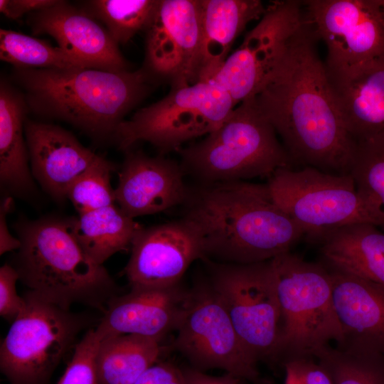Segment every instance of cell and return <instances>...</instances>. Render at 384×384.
Returning a JSON list of instances; mask_svg holds the SVG:
<instances>
[{
  "mask_svg": "<svg viewBox=\"0 0 384 384\" xmlns=\"http://www.w3.org/2000/svg\"><path fill=\"white\" fill-rule=\"evenodd\" d=\"M306 17L252 97L293 166L349 174L356 142L348 132Z\"/></svg>",
  "mask_w": 384,
  "mask_h": 384,
  "instance_id": "cell-1",
  "label": "cell"
},
{
  "mask_svg": "<svg viewBox=\"0 0 384 384\" xmlns=\"http://www.w3.org/2000/svg\"><path fill=\"white\" fill-rule=\"evenodd\" d=\"M181 216L197 228L204 258L251 264L291 249L304 230L274 200L267 183L233 181L188 186Z\"/></svg>",
  "mask_w": 384,
  "mask_h": 384,
  "instance_id": "cell-2",
  "label": "cell"
},
{
  "mask_svg": "<svg viewBox=\"0 0 384 384\" xmlns=\"http://www.w3.org/2000/svg\"><path fill=\"white\" fill-rule=\"evenodd\" d=\"M12 78L29 111L63 120L99 139H113L124 117L157 84L142 67L135 71L14 68Z\"/></svg>",
  "mask_w": 384,
  "mask_h": 384,
  "instance_id": "cell-3",
  "label": "cell"
},
{
  "mask_svg": "<svg viewBox=\"0 0 384 384\" xmlns=\"http://www.w3.org/2000/svg\"><path fill=\"white\" fill-rule=\"evenodd\" d=\"M20 247L11 265L28 291L70 309L82 304L102 312L119 289L103 265L92 260L72 232V217L20 219L14 225Z\"/></svg>",
  "mask_w": 384,
  "mask_h": 384,
  "instance_id": "cell-4",
  "label": "cell"
},
{
  "mask_svg": "<svg viewBox=\"0 0 384 384\" xmlns=\"http://www.w3.org/2000/svg\"><path fill=\"white\" fill-rule=\"evenodd\" d=\"M178 151L186 176L196 183L268 178L278 169L294 167L274 129L252 98L237 105L203 140Z\"/></svg>",
  "mask_w": 384,
  "mask_h": 384,
  "instance_id": "cell-5",
  "label": "cell"
},
{
  "mask_svg": "<svg viewBox=\"0 0 384 384\" xmlns=\"http://www.w3.org/2000/svg\"><path fill=\"white\" fill-rule=\"evenodd\" d=\"M281 311L279 335L272 366L314 358L331 341L343 335L335 312L331 279L321 262L304 260L287 252L270 260Z\"/></svg>",
  "mask_w": 384,
  "mask_h": 384,
  "instance_id": "cell-6",
  "label": "cell"
},
{
  "mask_svg": "<svg viewBox=\"0 0 384 384\" xmlns=\"http://www.w3.org/2000/svg\"><path fill=\"white\" fill-rule=\"evenodd\" d=\"M279 207L317 243L327 232L353 223L384 227V211L360 193L352 176L304 166L282 167L267 178Z\"/></svg>",
  "mask_w": 384,
  "mask_h": 384,
  "instance_id": "cell-7",
  "label": "cell"
},
{
  "mask_svg": "<svg viewBox=\"0 0 384 384\" xmlns=\"http://www.w3.org/2000/svg\"><path fill=\"white\" fill-rule=\"evenodd\" d=\"M235 107L228 92L213 81L173 84L161 100L123 121L113 139L124 151L140 142L161 154L178 151L186 142L216 130Z\"/></svg>",
  "mask_w": 384,
  "mask_h": 384,
  "instance_id": "cell-8",
  "label": "cell"
},
{
  "mask_svg": "<svg viewBox=\"0 0 384 384\" xmlns=\"http://www.w3.org/2000/svg\"><path fill=\"white\" fill-rule=\"evenodd\" d=\"M26 305L0 346V368L11 384H43L75 345L89 317L28 291Z\"/></svg>",
  "mask_w": 384,
  "mask_h": 384,
  "instance_id": "cell-9",
  "label": "cell"
},
{
  "mask_svg": "<svg viewBox=\"0 0 384 384\" xmlns=\"http://www.w3.org/2000/svg\"><path fill=\"white\" fill-rule=\"evenodd\" d=\"M203 260L209 267L208 281L245 348L257 362L272 366L281 311L270 260L251 264Z\"/></svg>",
  "mask_w": 384,
  "mask_h": 384,
  "instance_id": "cell-10",
  "label": "cell"
},
{
  "mask_svg": "<svg viewBox=\"0 0 384 384\" xmlns=\"http://www.w3.org/2000/svg\"><path fill=\"white\" fill-rule=\"evenodd\" d=\"M172 347L203 371L221 369L241 381L270 384L257 369V361L245 348L223 304L208 281L198 282L175 330Z\"/></svg>",
  "mask_w": 384,
  "mask_h": 384,
  "instance_id": "cell-11",
  "label": "cell"
},
{
  "mask_svg": "<svg viewBox=\"0 0 384 384\" xmlns=\"http://www.w3.org/2000/svg\"><path fill=\"white\" fill-rule=\"evenodd\" d=\"M305 17L326 48L329 79L384 58V10L379 0L304 1Z\"/></svg>",
  "mask_w": 384,
  "mask_h": 384,
  "instance_id": "cell-12",
  "label": "cell"
},
{
  "mask_svg": "<svg viewBox=\"0 0 384 384\" xmlns=\"http://www.w3.org/2000/svg\"><path fill=\"white\" fill-rule=\"evenodd\" d=\"M304 21L302 1L272 2L210 80L227 91L236 106L252 98Z\"/></svg>",
  "mask_w": 384,
  "mask_h": 384,
  "instance_id": "cell-13",
  "label": "cell"
},
{
  "mask_svg": "<svg viewBox=\"0 0 384 384\" xmlns=\"http://www.w3.org/2000/svg\"><path fill=\"white\" fill-rule=\"evenodd\" d=\"M145 33L144 70L156 82H198L200 0H159Z\"/></svg>",
  "mask_w": 384,
  "mask_h": 384,
  "instance_id": "cell-14",
  "label": "cell"
},
{
  "mask_svg": "<svg viewBox=\"0 0 384 384\" xmlns=\"http://www.w3.org/2000/svg\"><path fill=\"white\" fill-rule=\"evenodd\" d=\"M201 235L195 225L181 217L142 228L131 246L124 267L131 287H166L180 283L190 265L203 260Z\"/></svg>",
  "mask_w": 384,
  "mask_h": 384,
  "instance_id": "cell-15",
  "label": "cell"
},
{
  "mask_svg": "<svg viewBox=\"0 0 384 384\" xmlns=\"http://www.w3.org/2000/svg\"><path fill=\"white\" fill-rule=\"evenodd\" d=\"M118 174L116 203L134 219L181 207L187 196L181 164L161 155L128 149Z\"/></svg>",
  "mask_w": 384,
  "mask_h": 384,
  "instance_id": "cell-16",
  "label": "cell"
},
{
  "mask_svg": "<svg viewBox=\"0 0 384 384\" xmlns=\"http://www.w3.org/2000/svg\"><path fill=\"white\" fill-rule=\"evenodd\" d=\"M28 23L34 35L46 34L85 68L129 70L118 45L95 18L66 1L32 13Z\"/></svg>",
  "mask_w": 384,
  "mask_h": 384,
  "instance_id": "cell-17",
  "label": "cell"
},
{
  "mask_svg": "<svg viewBox=\"0 0 384 384\" xmlns=\"http://www.w3.org/2000/svg\"><path fill=\"white\" fill-rule=\"evenodd\" d=\"M190 297L180 283L166 287H131L107 304L96 326L102 338L134 334L159 340L175 331Z\"/></svg>",
  "mask_w": 384,
  "mask_h": 384,
  "instance_id": "cell-18",
  "label": "cell"
},
{
  "mask_svg": "<svg viewBox=\"0 0 384 384\" xmlns=\"http://www.w3.org/2000/svg\"><path fill=\"white\" fill-rule=\"evenodd\" d=\"M24 132L33 178L60 203L75 178L103 158L55 124L26 119Z\"/></svg>",
  "mask_w": 384,
  "mask_h": 384,
  "instance_id": "cell-19",
  "label": "cell"
},
{
  "mask_svg": "<svg viewBox=\"0 0 384 384\" xmlns=\"http://www.w3.org/2000/svg\"><path fill=\"white\" fill-rule=\"evenodd\" d=\"M326 268L343 335L336 346L384 355V294L356 276Z\"/></svg>",
  "mask_w": 384,
  "mask_h": 384,
  "instance_id": "cell-20",
  "label": "cell"
},
{
  "mask_svg": "<svg viewBox=\"0 0 384 384\" xmlns=\"http://www.w3.org/2000/svg\"><path fill=\"white\" fill-rule=\"evenodd\" d=\"M326 267L368 282L384 294V233L371 223H353L326 233L317 242Z\"/></svg>",
  "mask_w": 384,
  "mask_h": 384,
  "instance_id": "cell-21",
  "label": "cell"
},
{
  "mask_svg": "<svg viewBox=\"0 0 384 384\" xmlns=\"http://www.w3.org/2000/svg\"><path fill=\"white\" fill-rule=\"evenodd\" d=\"M329 81L345 127L355 142L384 133V58Z\"/></svg>",
  "mask_w": 384,
  "mask_h": 384,
  "instance_id": "cell-22",
  "label": "cell"
},
{
  "mask_svg": "<svg viewBox=\"0 0 384 384\" xmlns=\"http://www.w3.org/2000/svg\"><path fill=\"white\" fill-rule=\"evenodd\" d=\"M28 107L23 92L1 78L0 82V183L9 196L36 191L24 132Z\"/></svg>",
  "mask_w": 384,
  "mask_h": 384,
  "instance_id": "cell-23",
  "label": "cell"
},
{
  "mask_svg": "<svg viewBox=\"0 0 384 384\" xmlns=\"http://www.w3.org/2000/svg\"><path fill=\"white\" fill-rule=\"evenodd\" d=\"M201 50L198 81H208L225 59L235 39L267 10L259 0H200Z\"/></svg>",
  "mask_w": 384,
  "mask_h": 384,
  "instance_id": "cell-24",
  "label": "cell"
},
{
  "mask_svg": "<svg viewBox=\"0 0 384 384\" xmlns=\"http://www.w3.org/2000/svg\"><path fill=\"white\" fill-rule=\"evenodd\" d=\"M141 228L116 204L72 217L75 238L83 251L100 265L114 254L131 248Z\"/></svg>",
  "mask_w": 384,
  "mask_h": 384,
  "instance_id": "cell-25",
  "label": "cell"
},
{
  "mask_svg": "<svg viewBox=\"0 0 384 384\" xmlns=\"http://www.w3.org/2000/svg\"><path fill=\"white\" fill-rule=\"evenodd\" d=\"M161 341L134 334L102 338L96 359L100 384H133L158 362Z\"/></svg>",
  "mask_w": 384,
  "mask_h": 384,
  "instance_id": "cell-26",
  "label": "cell"
},
{
  "mask_svg": "<svg viewBox=\"0 0 384 384\" xmlns=\"http://www.w3.org/2000/svg\"><path fill=\"white\" fill-rule=\"evenodd\" d=\"M159 0H92L82 7L88 15L101 22L118 45L126 44L137 33L145 31Z\"/></svg>",
  "mask_w": 384,
  "mask_h": 384,
  "instance_id": "cell-27",
  "label": "cell"
},
{
  "mask_svg": "<svg viewBox=\"0 0 384 384\" xmlns=\"http://www.w3.org/2000/svg\"><path fill=\"white\" fill-rule=\"evenodd\" d=\"M0 59L16 68H85L59 47L33 36L0 29Z\"/></svg>",
  "mask_w": 384,
  "mask_h": 384,
  "instance_id": "cell-28",
  "label": "cell"
},
{
  "mask_svg": "<svg viewBox=\"0 0 384 384\" xmlns=\"http://www.w3.org/2000/svg\"><path fill=\"white\" fill-rule=\"evenodd\" d=\"M334 384H384V355L346 350L329 344L314 353Z\"/></svg>",
  "mask_w": 384,
  "mask_h": 384,
  "instance_id": "cell-29",
  "label": "cell"
},
{
  "mask_svg": "<svg viewBox=\"0 0 384 384\" xmlns=\"http://www.w3.org/2000/svg\"><path fill=\"white\" fill-rule=\"evenodd\" d=\"M349 174L358 191L384 211V133L356 142Z\"/></svg>",
  "mask_w": 384,
  "mask_h": 384,
  "instance_id": "cell-30",
  "label": "cell"
},
{
  "mask_svg": "<svg viewBox=\"0 0 384 384\" xmlns=\"http://www.w3.org/2000/svg\"><path fill=\"white\" fill-rule=\"evenodd\" d=\"M116 166L104 157L81 174L70 186L67 198L78 214L116 204L110 176Z\"/></svg>",
  "mask_w": 384,
  "mask_h": 384,
  "instance_id": "cell-31",
  "label": "cell"
},
{
  "mask_svg": "<svg viewBox=\"0 0 384 384\" xmlns=\"http://www.w3.org/2000/svg\"><path fill=\"white\" fill-rule=\"evenodd\" d=\"M102 340L96 328L89 329L75 344L72 359L58 384H100L96 359Z\"/></svg>",
  "mask_w": 384,
  "mask_h": 384,
  "instance_id": "cell-32",
  "label": "cell"
},
{
  "mask_svg": "<svg viewBox=\"0 0 384 384\" xmlns=\"http://www.w3.org/2000/svg\"><path fill=\"white\" fill-rule=\"evenodd\" d=\"M285 372L284 384H334L326 369L314 358L288 361L282 365Z\"/></svg>",
  "mask_w": 384,
  "mask_h": 384,
  "instance_id": "cell-33",
  "label": "cell"
},
{
  "mask_svg": "<svg viewBox=\"0 0 384 384\" xmlns=\"http://www.w3.org/2000/svg\"><path fill=\"white\" fill-rule=\"evenodd\" d=\"M19 280L16 270L10 264L0 268V315L8 321L13 322L23 310L26 299L16 292V282Z\"/></svg>",
  "mask_w": 384,
  "mask_h": 384,
  "instance_id": "cell-34",
  "label": "cell"
},
{
  "mask_svg": "<svg viewBox=\"0 0 384 384\" xmlns=\"http://www.w3.org/2000/svg\"><path fill=\"white\" fill-rule=\"evenodd\" d=\"M133 384H188L184 370L169 362H156Z\"/></svg>",
  "mask_w": 384,
  "mask_h": 384,
  "instance_id": "cell-35",
  "label": "cell"
},
{
  "mask_svg": "<svg viewBox=\"0 0 384 384\" xmlns=\"http://www.w3.org/2000/svg\"><path fill=\"white\" fill-rule=\"evenodd\" d=\"M58 0H0V11L6 18L16 20L24 14L50 7Z\"/></svg>",
  "mask_w": 384,
  "mask_h": 384,
  "instance_id": "cell-36",
  "label": "cell"
},
{
  "mask_svg": "<svg viewBox=\"0 0 384 384\" xmlns=\"http://www.w3.org/2000/svg\"><path fill=\"white\" fill-rule=\"evenodd\" d=\"M13 208V199L7 196L1 203L0 206V255L7 252L17 250L21 242L18 238L14 237L10 233L6 222L8 214Z\"/></svg>",
  "mask_w": 384,
  "mask_h": 384,
  "instance_id": "cell-37",
  "label": "cell"
},
{
  "mask_svg": "<svg viewBox=\"0 0 384 384\" xmlns=\"http://www.w3.org/2000/svg\"><path fill=\"white\" fill-rule=\"evenodd\" d=\"M183 369L188 380L192 384H240L241 382L228 373L221 376H212L192 367Z\"/></svg>",
  "mask_w": 384,
  "mask_h": 384,
  "instance_id": "cell-38",
  "label": "cell"
},
{
  "mask_svg": "<svg viewBox=\"0 0 384 384\" xmlns=\"http://www.w3.org/2000/svg\"><path fill=\"white\" fill-rule=\"evenodd\" d=\"M379 1H380V3L383 10H384V0H379Z\"/></svg>",
  "mask_w": 384,
  "mask_h": 384,
  "instance_id": "cell-39",
  "label": "cell"
},
{
  "mask_svg": "<svg viewBox=\"0 0 384 384\" xmlns=\"http://www.w3.org/2000/svg\"><path fill=\"white\" fill-rule=\"evenodd\" d=\"M187 380H188V379H187ZM188 384H192V383H191L188 380Z\"/></svg>",
  "mask_w": 384,
  "mask_h": 384,
  "instance_id": "cell-40",
  "label": "cell"
}]
</instances>
